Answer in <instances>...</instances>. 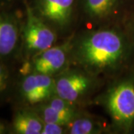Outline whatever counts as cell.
Segmentation results:
<instances>
[{"label":"cell","mask_w":134,"mask_h":134,"mask_svg":"<svg viewBox=\"0 0 134 134\" xmlns=\"http://www.w3.org/2000/svg\"><path fill=\"white\" fill-rule=\"evenodd\" d=\"M9 133L42 134L44 122L32 107L14 106Z\"/></svg>","instance_id":"11"},{"label":"cell","mask_w":134,"mask_h":134,"mask_svg":"<svg viewBox=\"0 0 134 134\" xmlns=\"http://www.w3.org/2000/svg\"><path fill=\"white\" fill-rule=\"evenodd\" d=\"M101 103L117 127L129 128L134 121V83H115L104 92Z\"/></svg>","instance_id":"5"},{"label":"cell","mask_w":134,"mask_h":134,"mask_svg":"<svg viewBox=\"0 0 134 134\" xmlns=\"http://www.w3.org/2000/svg\"><path fill=\"white\" fill-rule=\"evenodd\" d=\"M126 42L118 30L103 26L72 40L70 64L98 77L110 75L123 61Z\"/></svg>","instance_id":"1"},{"label":"cell","mask_w":134,"mask_h":134,"mask_svg":"<svg viewBox=\"0 0 134 134\" xmlns=\"http://www.w3.org/2000/svg\"><path fill=\"white\" fill-rule=\"evenodd\" d=\"M8 126L5 125L1 120H0V134L8 133Z\"/></svg>","instance_id":"16"},{"label":"cell","mask_w":134,"mask_h":134,"mask_svg":"<svg viewBox=\"0 0 134 134\" xmlns=\"http://www.w3.org/2000/svg\"><path fill=\"white\" fill-rule=\"evenodd\" d=\"M24 0H0V8L17 7L23 4Z\"/></svg>","instance_id":"15"},{"label":"cell","mask_w":134,"mask_h":134,"mask_svg":"<svg viewBox=\"0 0 134 134\" xmlns=\"http://www.w3.org/2000/svg\"><path fill=\"white\" fill-rule=\"evenodd\" d=\"M107 130L101 120L81 113L66 127V133L69 134H99Z\"/></svg>","instance_id":"12"},{"label":"cell","mask_w":134,"mask_h":134,"mask_svg":"<svg viewBox=\"0 0 134 134\" xmlns=\"http://www.w3.org/2000/svg\"><path fill=\"white\" fill-rule=\"evenodd\" d=\"M124 0H79L78 12L94 25L110 20Z\"/></svg>","instance_id":"10"},{"label":"cell","mask_w":134,"mask_h":134,"mask_svg":"<svg viewBox=\"0 0 134 134\" xmlns=\"http://www.w3.org/2000/svg\"><path fill=\"white\" fill-rule=\"evenodd\" d=\"M72 40L54 45L51 48L34 55L29 60L19 63V75L30 73L42 74L55 77L70 65Z\"/></svg>","instance_id":"8"},{"label":"cell","mask_w":134,"mask_h":134,"mask_svg":"<svg viewBox=\"0 0 134 134\" xmlns=\"http://www.w3.org/2000/svg\"><path fill=\"white\" fill-rule=\"evenodd\" d=\"M79 0H24L34 13L57 33H66L78 13Z\"/></svg>","instance_id":"7"},{"label":"cell","mask_w":134,"mask_h":134,"mask_svg":"<svg viewBox=\"0 0 134 134\" xmlns=\"http://www.w3.org/2000/svg\"><path fill=\"white\" fill-rule=\"evenodd\" d=\"M24 20L22 31L21 61L56 45L58 33L45 23L23 1Z\"/></svg>","instance_id":"2"},{"label":"cell","mask_w":134,"mask_h":134,"mask_svg":"<svg viewBox=\"0 0 134 134\" xmlns=\"http://www.w3.org/2000/svg\"><path fill=\"white\" fill-rule=\"evenodd\" d=\"M97 77L81 68L69 66L54 77L55 94L78 106L96 90Z\"/></svg>","instance_id":"6"},{"label":"cell","mask_w":134,"mask_h":134,"mask_svg":"<svg viewBox=\"0 0 134 134\" xmlns=\"http://www.w3.org/2000/svg\"><path fill=\"white\" fill-rule=\"evenodd\" d=\"M24 8H0V60L19 63Z\"/></svg>","instance_id":"3"},{"label":"cell","mask_w":134,"mask_h":134,"mask_svg":"<svg viewBox=\"0 0 134 134\" xmlns=\"http://www.w3.org/2000/svg\"><path fill=\"white\" fill-rule=\"evenodd\" d=\"M54 95V77L37 73L19 74L11 100L14 106L34 107L45 103Z\"/></svg>","instance_id":"4"},{"label":"cell","mask_w":134,"mask_h":134,"mask_svg":"<svg viewBox=\"0 0 134 134\" xmlns=\"http://www.w3.org/2000/svg\"><path fill=\"white\" fill-rule=\"evenodd\" d=\"M66 127L56 123H44L42 134L66 133Z\"/></svg>","instance_id":"14"},{"label":"cell","mask_w":134,"mask_h":134,"mask_svg":"<svg viewBox=\"0 0 134 134\" xmlns=\"http://www.w3.org/2000/svg\"><path fill=\"white\" fill-rule=\"evenodd\" d=\"M44 123H56L67 126L80 113L78 106L61 98L57 95L45 103L32 107Z\"/></svg>","instance_id":"9"},{"label":"cell","mask_w":134,"mask_h":134,"mask_svg":"<svg viewBox=\"0 0 134 134\" xmlns=\"http://www.w3.org/2000/svg\"><path fill=\"white\" fill-rule=\"evenodd\" d=\"M16 63L0 60V105L11 100L15 84L19 77V69L16 71Z\"/></svg>","instance_id":"13"}]
</instances>
